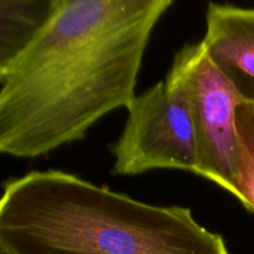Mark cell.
<instances>
[{"instance_id": "cell-1", "label": "cell", "mask_w": 254, "mask_h": 254, "mask_svg": "<svg viewBox=\"0 0 254 254\" xmlns=\"http://www.w3.org/2000/svg\"><path fill=\"white\" fill-rule=\"evenodd\" d=\"M173 0H54L39 34L0 67V153L46 155L128 108L151 32Z\"/></svg>"}, {"instance_id": "cell-2", "label": "cell", "mask_w": 254, "mask_h": 254, "mask_svg": "<svg viewBox=\"0 0 254 254\" xmlns=\"http://www.w3.org/2000/svg\"><path fill=\"white\" fill-rule=\"evenodd\" d=\"M1 254H230L181 206H155L60 170L4 184Z\"/></svg>"}, {"instance_id": "cell-3", "label": "cell", "mask_w": 254, "mask_h": 254, "mask_svg": "<svg viewBox=\"0 0 254 254\" xmlns=\"http://www.w3.org/2000/svg\"><path fill=\"white\" fill-rule=\"evenodd\" d=\"M166 81L183 92L191 114L201 178L240 198L236 184V109L241 97L211 62L202 42L175 54Z\"/></svg>"}, {"instance_id": "cell-4", "label": "cell", "mask_w": 254, "mask_h": 254, "mask_svg": "<svg viewBox=\"0 0 254 254\" xmlns=\"http://www.w3.org/2000/svg\"><path fill=\"white\" fill-rule=\"evenodd\" d=\"M127 111L126 126L112 146L114 175L173 169L201 176L195 129L178 87L158 82L135 96Z\"/></svg>"}, {"instance_id": "cell-5", "label": "cell", "mask_w": 254, "mask_h": 254, "mask_svg": "<svg viewBox=\"0 0 254 254\" xmlns=\"http://www.w3.org/2000/svg\"><path fill=\"white\" fill-rule=\"evenodd\" d=\"M201 42L241 99L254 103V7L210 2Z\"/></svg>"}, {"instance_id": "cell-6", "label": "cell", "mask_w": 254, "mask_h": 254, "mask_svg": "<svg viewBox=\"0 0 254 254\" xmlns=\"http://www.w3.org/2000/svg\"><path fill=\"white\" fill-rule=\"evenodd\" d=\"M54 0H0V67L24 51L46 24Z\"/></svg>"}, {"instance_id": "cell-7", "label": "cell", "mask_w": 254, "mask_h": 254, "mask_svg": "<svg viewBox=\"0 0 254 254\" xmlns=\"http://www.w3.org/2000/svg\"><path fill=\"white\" fill-rule=\"evenodd\" d=\"M237 164L236 184L240 201L254 213V103L240 102L236 109Z\"/></svg>"}]
</instances>
